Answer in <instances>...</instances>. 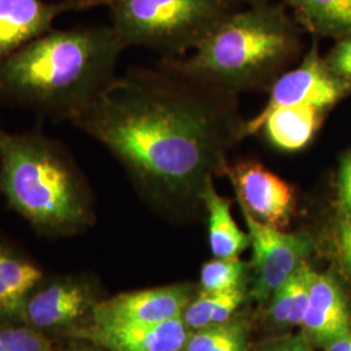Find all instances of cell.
Returning a JSON list of instances; mask_svg holds the SVG:
<instances>
[{
  "label": "cell",
  "instance_id": "obj_8",
  "mask_svg": "<svg viewBox=\"0 0 351 351\" xmlns=\"http://www.w3.org/2000/svg\"><path fill=\"white\" fill-rule=\"evenodd\" d=\"M239 203L264 224L284 229L295 208L294 188L256 160H239L228 165Z\"/></svg>",
  "mask_w": 351,
  "mask_h": 351
},
{
  "label": "cell",
  "instance_id": "obj_6",
  "mask_svg": "<svg viewBox=\"0 0 351 351\" xmlns=\"http://www.w3.org/2000/svg\"><path fill=\"white\" fill-rule=\"evenodd\" d=\"M239 208L252 247L255 282L251 295L255 301L265 303L306 263L314 243L304 233H287L256 220L242 204Z\"/></svg>",
  "mask_w": 351,
  "mask_h": 351
},
{
  "label": "cell",
  "instance_id": "obj_31",
  "mask_svg": "<svg viewBox=\"0 0 351 351\" xmlns=\"http://www.w3.org/2000/svg\"><path fill=\"white\" fill-rule=\"evenodd\" d=\"M250 3L251 5H258V4H263V3H268V0H243Z\"/></svg>",
  "mask_w": 351,
  "mask_h": 351
},
{
  "label": "cell",
  "instance_id": "obj_20",
  "mask_svg": "<svg viewBox=\"0 0 351 351\" xmlns=\"http://www.w3.org/2000/svg\"><path fill=\"white\" fill-rule=\"evenodd\" d=\"M0 351H52L45 333L32 326L0 323Z\"/></svg>",
  "mask_w": 351,
  "mask_h": 351
},
{
  "label": "cell",
  "instance_id": "obj_4",
  "mask_svg": "<svg viewBox=\"0 0 351 351\" xmlns=\"http://www.w3.org/2000/svg\"><path fill=\"white\" fill-rule=\"evenodd\" d=\"M301 46L300 27L284 7L269 3L232 12L189 59L167 58L162 66L189 81L237 97L274 84Z\"/></svg>",
  "mask_w": 351,
  "mask_h": 351
},
{
  "label": "cell",
  "instance_id": "obj_7",
  "mask_svg": "<svg viewBox=\"0 0 351 351\" xmlns=\"http://www.w3.org/2000/svg\"><path fill=\"white\" fill-rule=\"evenodd\" d=\"M348 88L330 71L326 60L320 58L317 46L313 45L295 69L285 72L272 84L263 110L243 123L242 137L258 133L264 119L278 108L308 104L326 111L343 97Z\"/></svg>",
  "mask_w": 351,
  "mask_h": 351
},
{
  "label": "cell",
  "instance_id": "obj_21",
  "mask_svg": "<svg viewBox=\"0 0 351 351\" xmlns=\"http://www.w3.org/2000/svg\"><path fill=\"white\" fill-rule=\"evenodd\" d=\"M241 324L242 322H226L190 330L182 351H217Z\"/></svg>",
  "mask_w": 351,
  "mask_h": 351
},
{
  "label": "cell",
  "instance_id": "obj_13",
  "mask_svg": "<svg viewBox=\"0 0 351 351\" xmlns=\"http://www.w3.org/2000/svg\"><path fill=\"white\" fill-rule=\"evenodd\" d=\"M301 326L303 333L314 345L323 346L351 332L349 304L337 280L332 275L315 272Z\"/></svg>",
  "mask_w": 351,
  "mask_h": 351
},
{
  "label": "cell",
  "instance_id": "obj_11",
  "mask_svg": "<svg viewBox=\"0 0 351 351\" xmlns=\"http://www.w3.org/2000/svg\"><path fill=\"white\" fill-rule=\"evenodd\" d=\"M97 302L91 289L75 278H63L33 291L26 301L21 323L42 333H69L80 324L82 317L91 315Z\"/></svg>",
  "mask_w": 351,
  "mask_h": 351
},
{
  "label": "cell",
  "instance_id": "obj_5",
  "mask_svg": "<svg viewBox=\"0 0 351 351\" xmlns=\"http://www.w3.org/2000/svg\"><path fill=\"white\" fill-rule=\"evenodd\" d=\"M124 47L142 46L173 58L202 40L232 13L229 0H108Z\"/></svg>",
  "mask_w": 351,
  "mask_h": 351
},
{
  "label": "cell",
  "instance_id": "obj_19",
  "mask_svg": "<svg viewBox=\"0 0 351 351\" xmlns=\"http://www.w3.org/2000/svg\"><path fill=\"white\" fill-rule=\"evenodd\" d=\"M246 264L239 258H215L202 267V293L220 294L239 288Z\"/></svg>",
  "mask_w": 351,
  "mask_h": 351
},
{
  "label": "cell",
  "instance_id": "obj_30",
  "mask_svg": "<svg viewBox=\"0 0 351 351\" xmlns=\"http://www.w3.org/2000/svg\"><path fill=\"white\" fill-rule=\"evenodd\" d=\"M58 351H101V349L85 339H73L71 343L65 345L64 348Z\"/></svg>",
  "mask_w": 351,
  "mask_h": 351
},
{
  "label": "cell",
  "instance_id": "obj_12",
  "mask_svg": "<svg viewBox=\"0 0 351 351\" xmlns=\"http://www.w3.org/2000/svg\"><path fill=\"white\" fill-rule=\"evenodd\" d=\"M190 330L182 316L159 324L98 326L88 323L71 330L81 339L107 351H182Z\"/></svg>",
  "mask_w": 351,
  "mask_h": 351
},
{
  "label": "cell",
  "instance_id": "obj_18",
  "mask_svg": "<svg viewBox=\"0 0 351 351\" xmlns=\"http://www.w3.org/2000/svg\"><path fill=\"white\" fill-rule=\"evenodd\" d=\"M314 276V269L306 262L274 294L271 298L269 315L275 324L301 326L308 304Z\"/></svg>",
  "mask_w": 351,
  "mask_h": 351
},
{
  "label": "cell",
  "instance_id": "obj_1",
  "mask_svg": "<svg viewBox=\"0 0 351 351\" xmlns=\"http://www.w3.org/2000/svg\"><path fill=\"white\" fill-rule=\"evenodd\" d=\"M236 97L204 88L160 65L116 77L73 121L160 204L202 202L228 152L242 141Z\"/></svg>",
  "mask_w": 351,
  "mask_h": 351
},
{
  "label": "cell",
  "instance_id": "obj_14",
  "mask_svg": "<svg viewBox=\"0 0 351 351\" xmlns=\"http://www.w3.org/2000/svg\"><path fill=\"white\" fill-rule=\"evenodd\" d=\"M42 276L37 264L0 234V323L21 320L26 301Z\"/></svg>",
  "mask_w": 351,
  "mask_h": 351
},
{
  "label": "cell",
  "instance_id": "obj_15",
  "mask_svg": "<svg viewBox=\"0 0 351 351\" xmlns=\"http://www.w3.org/2000/svg\"><path fill=\"white\" fill-rule=\"evenodd\" d=\"M323 112L308 104L278 108L264 119L259 132L278 150L300 151L314 138Z\"/></svg>",
  "mask_w": 351,
  "mask_h": 351
},
{
  "label": "cell",
  "instance_id": "obj_16",
  "mask_svg": "<svg viewBox=\"0 0 351 351\" xmlns=\"http://www.w3.org/2000/svg\"><path fill=\"white\" fill-rule=\"evenodd\" d=\"M202 203L208 213V241L213 256L239 258L250 245L249 233H245L236 223L230 211V202L216 191L213 181L204 190Z\"/></svg>",
  "mask_w": 351,
  "mask_h": 351
},
{
  "label": "cell",
  "instance_id": "obj_29",
  "mask_svg": "<svg viewBox=\"0 0 351 351\" xmlns=\"http://www.w3.org/2000/svg\"><path fill=\"white\" fill-rule=\"evenodd\" d=\"M326 351H351V332L328 342Z\"/></svg>",
  "mask_w": 351,
  "mask_h": 351
},
{
  "label": "cell",
  "instance_id": "obj_24",
  "mask_svg": "<svg viewBox=\"0 0 351 351\" xmlns=\"http://www.w3.org/2000/svg\"><path fill=\"white\" fill-rule=\"evenodd\" d=\"M313 345L304 333H298L267 339L252 348H246L245 351H311Z\"/></svg>",
  "mask_w": 351,
  "mask_h": 351
},
{
  "label": "cell",
  "instance_id": "obj_10",
  "mask_svg": "<svg viewBox=\"0 0 351 351\" xmlns=\"http://www.w3.org/2000/svg\"><path fill=\"white\" fill-rule=\"evenodd\" d=\"M108 0H0V62L52 30L63 13L107 5Z\"/></svg>",
  "mask_w": 351,
  "mask_h": 351
},
{
  "label": "cell",
  "instance_id": "obj_28",
  "mask_svg": "<svg viewBox=\"0 0 351 351\" xmlns=\"http://www.w3.org/2000/svg\"><path fill=\"white\" fill-rule=\"evenodd\" d=\"M246 339H247V326L245 322H242L239 329L226 339L223 346L217 351H245L247 348Z\"/></svg>",
  "mask_w": 351,
  "mask_h": 351
},
{
  "label": "cell",
  "instance_id": "obj_27",
  "mask_svg": "<svg viewBox=\"0 0 351 351\" xmlns=\"http://www.w3.org/2000/svg\"><path fill=\"white\" fill-rule=\"evenodd\" d=\"M339 250L351 276V216L343 215L339 226Z\"/></svg>",
  "mask_w": 351,
  "mask_h": 351
},
{
  "label": "cell",
  "instance_id": "obj_17",
  "mask_svg": "<svg viewBox=\"0 0 351 351\" xmlns=\"http://www.w3.org/2000/svg\"><path fill=\"white\" fill-rule=\"evenodd\" d=\"M295 21L322 37L351 36V0H284Z\"/></svg>",
  "mask_w": 351,
  "mask_h": 351
},
{
  "label": "cell",
  "instance_id": "obj_25",
  "mask_svg": "<svg viewBox=\"0 0 351 351\" xmlns=\"http://www.w3.org/2000/svg\"><path fill=\"white\" fill-rule=\"evenodd\" d=\"M245 300L243 290L241 288L233 289L226 293L217 294L213 315V324H224L229 322L232 315L236 313L239 304Z\"/></svg>",
  "mask_w": 351,
  "mask_h": 351
},
{
  "label": "cell",
  "instance_id": "obj_3",
  "mask_svg": "<svg viewBox=\"0 0 351 351\" xmlns=\"http://www.w3.org/2000/svg\"><path fill=\"white\" fill-rule=\"evenodd\" d=\"M0 195L38 233L69 237L94 221L88 180L72 152L40 129L0 125Z\"/></svg>",
  "mask_w": 351,
  "mask_h": 351
},
{
  "label": "cell",
  "instance_id": "obj_26",
  "mask_svg": "<svg viewBox=\"0 0 351 351\" xmlns=\"http://www.w3.org/2000/svg\"><path fill=\"white\" fill-rule=\"evenodd\" d=\"M339 202L343 215L351 216V154L341 164L339 178Z\"/></svg>",
  "mask_w": 351,
  "mask_h": 351
},
{
  "label": "cell",
  "instance_id": "obj_22",
  "mask_svg": "<svg viewBox=\"0 0 351 351\" xmlns=\"http://www.w3.org/2000/svg\"><path fill=\"white\" fill-rule=\"evenodd\" d=\"M217 294L202 293L195 301L190 302L182 314V320L190 330L213 326V315Z\"/></svg>",
  "mask_w": 351,
  "mask_h": 351
},
{
  "label": "cell",
  "instance_id": "obj_2",
  "mask_svg": "<svg viewBox=\"0 0 351 351\" xmlns=\"http://www.w3.org/2000/svg\"><path fill=\"white\" fill-rule=\"evenodd\" d=\"M124 49L112 26L52 29L0 62V103L73 124L116 78Z\"/></svg>",
  "mask_w": 351,
  "mask_h": 351
},
{
  "label": "cell",
  "instance_id": "obj_9",
  "mask_svg": "<svg viewBox=\"0 0 351 351\" xmlns=\"http://www.w3.org/2000/svg\"><path fill=\"white\" fill-rule=\"evenodd\" d=\"M190 303L186 285L145 289L97 302L91 322L98 326L159 324L181 317Z\"/></svg>",
  "mask_w": 351,
  "mask_h": 351
},
{
  "label": "cell",
  "instance_id": "obj_23",
  "mask_svg": "<svg viewBox=\"0 0 351 351\" xmlns=\"http://www.w3.org/2000/svg\"><path fill=\"white\" fill-rule=\"evenodd\" d=\"M326 64L348 88H351V36L341 38L329 53Z\"/></svg>",
  "mask_w": 351,
  "mask_h": 351
}]
</instances>
